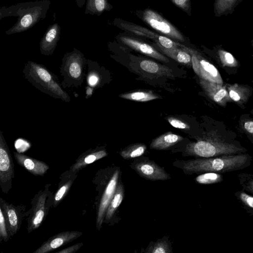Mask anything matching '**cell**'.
<instances>
[{
	"mask_svg": "<svg viewBox=\"0 0 253 253\" xmlns=\"http://www.w3.org/2000/svg\"><path fill=\"white\" fill-rule=\"evenodd\" d=\"M50 4L49 0L18 3L0 9V20L8 16L17 17L14 25L5 32L7 35L21 33L33 27L43 19Z\"/></svg>",
	"mask_w": 253,
	"mask_h": 253,
	"instance_id": "cell-1",
	"label": "cell"
},
{
	"mask_svg": "<svg viewBox=\"0 0 253 253\" xmlns=\"http://www.w3.org/2000/svg\"><path fill=\"white\" fill-rule=\"evenodd\" d=\"M252 157L247 154L223 155L182 161L181 168L189 174L199 172L222 173L235 171L248 167Z\"/></svg>",
	"mask_w": 253,
	"mask_h": 253,
	"instance_id": "cell-2",
	"label": "cell"
},
{
	"mask_svg": "<svg viewBox=\"0 0 253 253\" xmlns=\"http://www.w3.org/2000/svg\"><path fill=\"white\" fill-rule=\"evenodd\" d=\"M23 74L35 88L50 96L69 102L71 98L59 83L58 77L42 64L28 61Z\"/></svg>",
	"mask_w": 253,
	"mask_h": 253,
	"instance_id": "cell-3",
	"label": "cell"
},
{
	"mask_svg": "<svg viewBox=\"0 0 253 253\" xmlns=\"http://www.w3.org/2000/svg\"><path fill=\"white\" fill-rule=\"evenodd\" d=\"M246 149L239 144L226 140L214 132L208 133L197 141L187 145L185 154L200 158L243 154Z\"/></svg>",
	"mask_w": 253,
	"mask_h": 253,
	"instance_id": "cell-4",
	"label": "cell"
},
{
	"mask_svg": "<svg viewBox=\"0 0 253 253\" xmlns=\"http://www.w3.org/2000/svg\"><path fill=\"white\" fill-rule=\"evenodd\" d=\"M87 59L79 50L74 48L66 53L62 59L60 73L63 78L61 84L63 88L81 86L85 77Z\"/></svg>",
	"mask_w": 253,
	"mask_h": 253,
	"instance_id": "cell-5",
	"label": "cell"
},
{
	"mask_svg": "<svg viewBox=\"0 0 253 253\" xmlns=\"http://www.w3.org/2000/svg\"><path fill=\"white\" fill-rule=\"evenodd\" d=\"M50 186V184H46L35 194L31 201V208L26 212L29 234L41 226L52 207L54 194L49 189Z\"/></svg>",
	"mask_w": 253,
	"mask_h": 253,
	"instance_id": "cell-6",
	"label": "cell"
},
{
	"mask_svg": "<svg viewBox=\"0 0 253 253\" xmlns=\"http://www.w3.org/2000/svg\"><path fill=\"white\" fill-rule=\"evenodd\" d=\"M133 14L150 28L159 34L176 42L186 41L185 36L160 13L150 8L137 10Z\"/></svg>",
	"mask_w": 253,
	"mask_h": 253,
	"instance_id": "cell-7",
	"label": "cell"
},
{
	"mask_svg": "<svg viewBox=\"0 0 253 253\" xmlns=\"http://www.w3.org/2000/svg\"><path fill=\"white\" fill-rule=\"evenodd\" d=\"M112 24L126 32L153 40L154 42L165 48L181 47L182 45L156 32L121 18H115Z\"/></svg>",
	"mask_w": 253,
	"mask_h": 253,
	"instance_id": "cell-8",
	"label": "cell"
},
{
	"mask_svg": "<svg viewBox=\"0 0 253 253\" xmlns=\"http://www.w3.org/2000/svg\"><path fill=\"white\" fill-rule=\"evenodd\" d=\"M182 47L191 54L193 70L200 79L223 84L222 77L212 64L197 50L184 44Z\"/></svg>",
	"mask_w": 253,
	"mask_h": 253,
	"instance_id": "cell-9",
	"label": "cell"
},
{
	"mask_svg": "<svg viewBox=\"0 0 253 253\" xmlns=\"http://www.w3.org/2000/svg\"><path fill=\"white\" fill-rule=\"evenodd\" d=\"M14 177L12 156L2 132L0 130V187L4 194H7L12 188Z\"/></svg>",
	"mask_w": 253,
	"mask_h": 253,
	"instance_id": "cell-10",
	"label": "cell"
},
{
	"mask_svg": "<svg viewBox=\"0 0 253 253\" xmlns=\"http://www.w3.org/2000/svg\"><path fill=\"white\" fill-rule=\"evenodd\" d=\"M0 207L5 215L10 234L12 237L19 231L23 219L26 216V207L24 205L15 206L0 197Z\"/></svg>",
	"mask_w": 253,
	"mask_h": 253,
	"instance_id": "cell-11",
	"label": "cell"
},
{
	"mask_svg": "<svg viewBox=\"0 0 253 253\" xmlns=\"http://www.w3.org/2000/svg\"><path fill=\"white\" fill-rule=\"evenodd\" d=\"M116 39L124 44L134 50L154 58L163 62L168 63L169 60L152 45L132 36L120 34Z\"/></svg>",
	"mask_w": 253,
	"mask_h": 253,
	"instance_id": "cell-12",
	"label": "cell"
},
{
	"mask_svg": "<svg viewBox=\"0 0 253 253\" xmlns=\"http://www.w3.org/2000/svg\"><path fill=\"white\" fill-rule=\"evenodd\" d=\"M119 176V170H116L108 181L101 197L97 213L96 226L100 230L104 221L105 214L109 205L114 195Z\"/></svg>",
	"mask_w": 253,
	"mask_h": 253,
	"instance_id": "cell-13",
	"label": "cell"
},
{
	"mask_svg": "<svg viewBox=\"0 0 253 253\" xmlns=\"http://www.w3.org/2000/svg\"><path fill=\"white\" fill-rule=\"evenodd\" d=\"M133 169L141 177L150 180H164L170 178L165 169L153 161L144 160L133 165Z\"/></svg>",
	"mask_w": 253,
	"mask_h": 253,
	"instance_id": "cell-14",
	"label": "cell"
},
{
	"mask_svg": "<svg viewBox=\"0 0 253 253\" xmlns=\"http://www.w3.org/2000/svg\"><path fill=\"white\" fill-rule=\"evenodd\" d=\"M83 235L79 231H64L50 237L34 253H47L77 239Z\"/></svg>",
	"mask_w": 253,
	"mask_h": 253,
	"instance_id": "cell-15",
	"label": "cell"
},
{
	"mask_svg": "<svg viewBox=\"0 0 253 253\" xmlns=\"http://www.w3.org/2000/svg\"><path fill=\"white\" fill-rule=\"evenodd\" d=\"M199 83L207 96L219 105L225 106L231 101L225 85L202 79Z\"/></svg>",
	"mask_w": 253,
	"mask_h": 253,
	"instance_id": "cell-16",
	"label": "cell"
},
{
	"mask_svg": "<svg viewBox=\"0 0 253 253\" xmlns=\"http://www.w3.org/2000/svg\"><path fill=\"white\" fill-rule=\"evenodd\" d=\"M60 33L61 28L57 23L48 27L40 42V50L42 54L49 56L53 54L59 40Z\"/></svg>",
	"mask_w": 253,
	"mask_h": 253,
	"instance_id": "cell-17",
	"label": "cell"
},
{
	"mask_svg": "<svg viewBox=\"0 0 253 253\" xmlns=\"http://www.w3.org/2000/svg\"><path fill=\"white\" fill-rule=\"evenodd\" d=\"M13 154L17 163L34 175L43 176L49 169L44 162L18 152H14Z\"/></svg>",
	"mask_w": 253,
	"mask_h": 253,
	"instance_id": "cell-18",
	"label": "cell"
},
{
	"mask_svg": "<svg viewBox=\"0 0 253 253\" xmlns=\"http://www.w3.org/2000/svg\"><path fill=\"white\" fill-rule=\"evenodd\" d=\"M77 177V172L70 169L62 173L57 190L53 195L52 207H56L65 198Z\"/></svg>",
	"mask_w": 253,
	"mask_h": 253,
	"instance_id": "cell-19",
	"label": "cell"
},
{
	"mask_svg": "<svg viewBox=\"0 0 253 253\" xmlns=\"http://www.w3.org/2000/svg\"><path fill=\"white\" fill-rule=\"evenodd\" d=\"M108 154L103 148L89 149L82 153L70 167V169L78 172L87 165L100 160Z\"/></svg>",
	"mask_w": 253,
	"mask_h": 253,
	"instance_id": "cell-20",
	"label": "cell"
},
{
	"mask_svg": "<svg viewBox=\"0 0 253 253\" xmlns=\"http://www.w3.org/2000/svg\"><path fill=\"white\" fill-rule=\"evenodd\" d=\"M225 85L231 101L240 105L246 103L252 94L253 89L249 85L238 84H228Z\"/></svg>",
	"mask_w": 253,
	"mask_h": 253,
	"instance_id": "cell-21",
	"label": "cell"
},
{
	"mask_svg": "<svg viewBox=\"0 0 253 253\" xmlns=\"http://www.w3.org/2000/svg\"><path fill=\"white\" fill-rule=\"evenodd\" d=\"M157 49L160 50L162 53L168 57L173 59L179 63L188 66L192 65V57L191 54L183 47H177L173 48H165L155 42L152 44Z\"/></svg>",
	"mask_w": 253,
	"mask_h": 253,
	"instance_id": "cell-22",
	"label": "cell"
},
{
	"mask_svg": "<svg viewBox=\"0 0 253 253\" xmlns=\"http://www.w3.org/2000/svg\"><path fill=\"white\" fill-rule=\"evenodd\" d=\"M214 58L224 68H234L239 66V62L229 52L221 45H216L212 49H207Z\"/></svg>",
	"mask_w": 253,
	"mask_h": 253,
	"instance_id": "cell-23",
	"label": "cell"
},
{
	"mask_svg": "<svg viewBox=\"0 0 253 253\" xmlns=\"http://www.w3.org/2000/svg\"><path fill=\"white\" fill-rule=\"evenodd\" d=\"M87 66L86 84L94 89L101 87L103 83V74L97 62L87 59Z\"/></svg>",
	"mask_w": 253,
	"mask_h": 253,
	"instance_id": "cell-24",
	"label": "cell"
},
{
	"mask_svg": "<svg viewBox=\"0 0 253 253\" xmlns=\"http://www.w3.org/2000/svg\"><path fill=\"white\" fill-rule=\"evenodd\" d=\"M183 139L180 135L171 132H167L153 139L150 147L155 150H165L181 141Z\"/></svg>",
	"mask_w": 253,
	"mask_h": 253,
	"instance_id": "cell-25",
	"label": "cell"
},
{
	"mask_svg": "<svg viewBox=\"0 0 253 253\" xmlns=\"http://www.w3.org/2000/svg\"><path fill=\"white\" fill-rule=\"evenodd\" d=\"M139 63L141 69L146 73L157 76H172L170 69L151 60L143 59Z\"/></svg>",
	"mask_w": 253,
	"mask_h": 253,
	"instance_id": "cell-26",
	"label": "cell"
},
{
	"mask_svg": "<svg viewBox=\"0 0 253 253\" xmlns=\"http://www.w3.org/2000/svg\"><path fill=\"white\" fill-rule=\"evenodd\" d=\"M243 0H215L213 13L216 17L232 14Z\"/></svg>",
	"mask_w": 253,
	"mask_h": 253,
	"instance_id": "cell-27",
	"label": "cell"
},
{
	"mask_svg": "<svg viewBox=\"0 0 253 253\" xmlns=\"http://www.w3.org/2000/svg\"><path fill=\"white\" fill-rule=\"evenodd\" d=\"M112 8L113 6L108 0H87L84 13L99 16Z\"/></svg>",
	"mask_w": 253,
	"mask_h": 253,
	"instance_id": "cell-28",
	"label": "cell"
},
{
	"mask_svg": "<svg viewBox=\"0 0 253 253\" xmlns=\"http://www.w3.org/2000/svg\"><path fill=\"white\" fill-rule=\"evenodd\" d=\"M124 197V189L121 183L117 185L114 195L107 208L104 221H109L121 204Z\"/></svg>",
	"mask_w": 253,
	"mask_h": 253,
	"instance_id": "cell-29",
	"label": "cell"
},
{
	"mask_svg": "<svg viewBox=\"0 0 253 253\" xmlns=\"http://www.w3.org/2000/svg\"><path fill=\"white\" fill-rule=\"evenodd\" d=\"M119 97L138 102H146L159 98V97L152 91L144 90L123 93L120 95Z\"/></svg>",
	"mask_w": 253,
	"mask_h": 253,
	"instance_id": "cell-30",
	"label": "cell"
},
{
	"mask_svg": "<svg viewBox=\"0 0 253 253\" xmlns=\"http://www.w3.org/2000/svg\"><path fill=\"white\" fill-rule=\"evenodd\" d=\"M146 146L143 143H135L126 147L120 152V155L125 159H130L142 155Z\"/></svg>",
	"mask_w": 253,
	"mask_h": 253,
	"instance_id": "cell-31",
	"label": "cell"
},
{
	"mask_svg": "<svg viewBox=\"0 0 253 253\" xmlns=\"http://www.w3.org/2000/svg\"><path fill=\"white\" fill-rule=\"evenodd\" d=\"M195 180L200 184H213L220 182L222 180V176L219 173L208 172L198 175Z\"/></svg>",
	"mask_w": 253,
	"mask_h": 253,
	"instance_id": "cell-32",
	"label": "cell"
},
{
	"mask_svg": "<svg viewBox=\"0 0 253 253\" xmlns=\"http://www.w3.org/2000/svg\"><path fill=\"white\" fill-rule=\"evenodd\" d=\"M11 238L5 215L0 207V242H7Z\"/></svg>",
	"mask_w": 253,
	"mask_h": 253,
	"instance_id": "cell-33",
	"label": "cell"
},
{
	"mask_svg": "<svg viewBox=\"0 0 253 253\" xmlns=\"http://www.w3.org/2000/svg\"><path fill=\"white\" fill-rule=\"evenodd\" d=\"M240 182L243 189L253 195V175L242 173L239 175Z\"/></svg>",
	"mask_w": 253,
	"mask_h": 253,
	"instance_id": "cell-34",
	"label": "cell"
},
{
	"mask_svg": "<svg viewBox=\"0 0 253 253\" xmlns=\"http://www.w3.org/2000/svg\"><path fill=\"white\" fill-rule=\"evenodd\" d=\"M240 126L242 130L253 139V119L244 117L240 121Z\"/></svg>",
	"mask_w": 253,
	"mask_h": 253,
	"instance_id": "cell-35",
	"label": "cell"
},
{
	"mask_svg": "<svg viewBox=\"0 0 253 253\" xmlns=\"http://www.w3.org/2000/svg\"><path fill=\"white\" fill-rule=\"evenodd\" d=\"M152 253H169L171 252L168 243L166 241H159L153 245L148 251Z\"/></svg>",
	"mask_w": 253,
	"mask_h": 253,
	"instance_id": "cell-36",
	"label": "cell"
},
{
	"mask_svg": "<svg viewBox=\"0 0 253 253\" xmlns=\"http://www.w3.org/2000/svg\"><path fill=\"white\" fill-rule=\"evenodd\" d=\"M189 16L192 15L191 0H169Z\"/></svg>",
	"mask_w": 253,
	"mask_h": 253,
	"instance_id": "cell-37",
	"label": "cell"
},
{
	"mask_svg": "<svg viewBox=\"0 0 253 253\" xmlns=\"http://www.w3.org/2000/svg\"><path fill=\"white\" fill-rule=\"evenodd\" d=\"M235 195L245 206L253 210V196L243 191H238Z\"/></svg>",
	"mask_w": 253,
	"mask_h": 253,
	"instance_id": "cell-38",
	"label": "cell"
},
{
	"mask_svg": "<svg viewBox=\"0 0 253 253\" xmlns=\"http://www.w3.org/2000/svg\"><path fill=\"white\" fill-rule=\"evenodd\" d=\"M169 123L173 127L182 129L188 130L190 129V126L185 122L174 117H169Z\"/></svg>",
	"mask_w": 253,
	"mask_h": 253,
	"instance_id": "cell-39",
	"label": "cell"
},
{
	"mask_svg": "<svg viewBox=\"0 0 253 253\" xmlns=\"http://www.w3.org/2000/svg\"><path fill=\"white\" fill-rule=\"evenodd\" d=\"M83 245V243H79L68 248L57 252V253H74L79 250Z\"/></svg>",
	"mask_w": 253,
	"mask_h": 253,
	"instance_id": "cell-40",
	"label": "cell"
},
{
	"mask_svg": "<svg viewBox=\"0 0 253 253\" xmlns=\"http://www.w3.org/2000/svg\"><path fill=\"white\" fill-rule=\"evenodd\" d=\"M77 5L80 8H82L85 4L86 0H75Z\"/></svg>",
	"mask_w": 253,
	"mask_h": 253,
	"instance_id": "cell-41",
	"label": "cell"
},
{
	"mask_svg": "<svg viewBox=\"0 0 253 253\" xmlns=\"http://www.w3.org/2000/svg\"><path fill=\"white\" fill-rule=\"evenodd\" d=\"M94 88L88 86L87 87V88L86 89V96H91V94H92V92L93 91Z\"/></svg>",
	"mask_w": 253,
	"mask_h": 253,
	"instance_id": "cell-42",
	"label": "cell"
},
{
	"mask_svg": "<svg viewBox=\"0 0 253 253\" xmlns=\"http://www.w3.org/2000/svg\"><path fill=\"white\" fill-rule=\"evenodd\" d=\"M251 43H252V45L253 48V39H252V41H251Z\"/></svg>",
	"mask_w": 253,
	"mask_h": 253,
	"instance_id": "cell-43",
	"label": "cell"
}]
</instances>
